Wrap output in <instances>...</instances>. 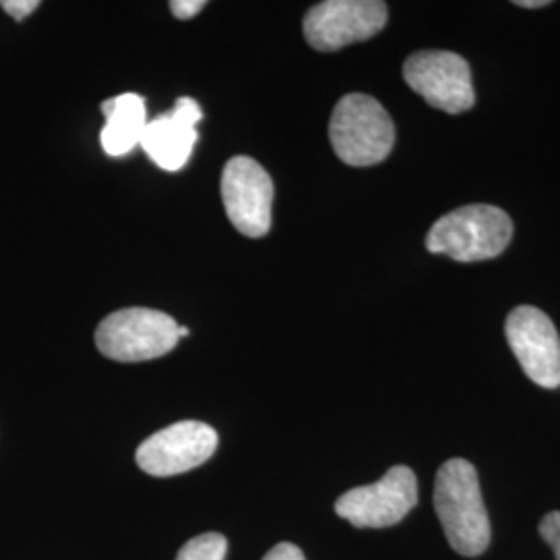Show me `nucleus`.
<instances>
[{"label": "nucleus", "instance_id": "obj_1", "mask_svg": "<svg viewBox=\"0 0 560 560\" xmlns=\"http://www.w3.org/2000/svg\"><path fill=\"white\" fill-rule=\"evenodd\" d=\"M434 509L453 550L480 557L490 546V520L481 499L476 467L465 459L446 460L434 481Z\"/></svg>", "mask_w": 560, "mask_h": 560}, {"label": "nucleus", "instance_id": "obj_2", "mask_svg": "<svg viewBox=\"0 0 560 560\" xmlns=\"http://www.w3.org/2000/svg\"><path fill=\"white\" fill-rule=\"evenodd\" d=\"M513 240L511 217L490 203H469L432 224L425 247L451 260L481 261L501 256Z\"/></svg>", "mask_w": 560, "mask_h": 560}, {"label": "nucleus", "instance_id": "obj_3", "mask_svg": "<svg viewBox=\"0 0 560 560\" xmlns=\"http://www.w3.org/2000/svg\"><path fill=\"white\" fill-rule=\"evenodd\" d=\"M330 143L349 166H372L395 145V122L381 102L365 94L342 96L330 117Z\"/></svg>", "mask_w": 560, "mask_h": 560}, {"label": "nucleus", "instance_id": "obj_4", "mask_svg": "<svg viewBox=\"0 0 560 560\" xmlns=\"http://www.w3.org/2000/svg\"><path fill=\"white\" fill-rule=\"evenodd\" d=\"M179 342V324L168 314L148 307H129L104 318L96 345L108 360L136 363L156 360Z\"/></svg>", "mask_w": 560, "mask_h": 560}, {"label": "nucleus", "instance_id": "obj_5", "mask_svg": "<svg viewBox=\"0 0 560 560\" xmlns=\"http://www.w3.org/2000/svg\"><path fill=\"white\" fill-rule=\"evenodd\" d=\"M407 85L432 108L460 115L476 102L469 62L448 50H420L402 65Z\"/></svg>", "mask_w": 560, "mask_h": 560}, {"label": "nucleus", "instance_id": "obj_6", "mask_svg": "<svg viewBox=\"0 0 560 560\" xmlns=\"http://www.w3.org/2000/svg\"><path fill=\"white\" fill-rule=\"evenodd\" d=\"M388 21L382 0H326L312 7L303 20V36L320 52H335L349 44L381 34Z\"/></svg>", "mask_w": 560, "mask_h": 560}, {"label": "nucleus", "instance_id": "obj_7", "mask_svg": "<svg viewBox=\"0 0 560 560\" xmlns=\"http://www.w3.org/2000/svg\"><path fill=\"white\" fill-rule=\"evenodd\" d=\"M416 504L418 478L409 467L397 465L390 467L381 481L345 492L335 504V511L360 529H382L400 523Z\"/></svg>", "mask_w": 560, "mask_h": 560}, {"label": "nucleus", "instance_id": "obj_8", "mask_svg": "<svg viewBox=\"0 0 560 560\" xmlns=\"http://www.w3.org/2000/svg\"><path fill=\"white\" fill-rule=\"evenodd\" d=\"M222 203L229 221L249 240L268 235L272 226L275 183L260 162L235 156L226 162L221 180Z\"/></svg>", "mask_w": 560, "mask_h": 560}, {"label": "nucleus", "instance_id": "obj_9", "mask_svg": "<svg viewBox=\"0 0 560 560\" xmlns=\"http://www.w3.org/2000/svg\"><path fill=\"white\" fill-rule=\"evenodd\" d=\"M219 434L201 421H177L141 442L136 460L141 471L168 478L191 471L217 453Z\"/></svg>", "mask_w": 560, "mask_h": 560}, {"label": "nucleus", "instance_id": "obj_10", "mask_svg": "<svg viewBox=\"0 0 560 560\" xmlns=\"http://www.w3.org/2000/svg\"><path fill=\"white\" fill-rule=\"evenodd\" d=\"M504 332L527 378L541 388L560 386V337L552 320L534 305L515 307Z\"/></svg>", "mask_w": 560, "mask_h": 560}, {"label": "nucleus", "instance_id": "obj_11", "mask_svg": "<svg viewBox=\"0 0 560 560\" xmlns=\"http://www.w3.org/2000/svg\"><path fill=\"white\" fill-rule=\"evenodd\" d=\"M201 120V108L194 98L183 96L173 110L164 113L154 120H148L140 145L150 156V161L162 171H180L196 148L198 131L196 125Z\"/></svg>", "mask_w": 560, "mask_h": 560}, {"label": "nucleus", "instance_id": "obj_12", "mask_svg": "<svg viewBox=\"0 0 560 560\" xmlns=\"http://www.w3.org/2000/svg\"><path fill=\"white\" fill-rule=\"evenodd\" d=\"M102 113L106 117L101 133L104 152L113 159L127 156L136 145H140L148 125L145 101L140 94L125 92L117 98L102 102Z\"/></svg>", "mask_w": 560, "mask_h": 560}, {"label": "nucleus", "instance_id": "obj_13", "mask_svg": "<svg viewBox=\"0 0 560 560\" xmlns=\"http://www.w3.org/2000/svg\"><path fill=\"white\" fill-rule=\"evenodd\" d=\"M226 548L229 544L221 534H201L185 541L175 560H224Z\"/></svg>", "mask_w": 560, "mask_h": 560}, {"label": "nucleus", "instance_id": "obj_14", "mask_svg": "<svg viewBox=\"0 0 560 560\" xmlns=\"http://www.w3.org/2000/svg\"><path fill=\"white\" fill-rule=\"evenodd\" d=\"M0 7H2L4 13L11 15L13 20L23 21L40 7V2H38V0H2Z\"/></svg>", "mask_w": 560, "mask_h": 560}, {"label": "nucleus", "instance_id": "obj_15", "mask_svg": "<svg viewBox=\"0 0 560 560\" xmlns=\"http://www.w3.org/2000/svg\"><path fill=\"white\" fill-rule=\"evenodd\" d=\"M206 7L203 0H173L171 2V11L177 20H191L200 13L201 9Z\"/></svg>", "mask_w": 560, "mask_h": 560}, {"label": "nucleus", "instance_id": "obj_16", "mask_svg": "<svg viewBox=\"0 0 560 560\" xmlns=\"http://www.w3.org/2000/svg\"><path fill=\"white\" fill-rule=\"evenodd\" d=\"M261 560H305L301 548L291 541H282L279 546H275L266 557Z\"/></svg>", "mask_w": 560, "mask_h": 560}, {"label": "nucleus", "instance_id": "obj_17", "mask_svg": "<svg viewBox=\"0 0 560 560\" xmlns=\"http://www.w3.org/2000/svg\"><path fill=\"white\" fill-rule=\"evenodd\" d=\"M560 534V511H550L544 520L540 521V536L544 541L555 540Z\"/></svg>", "mask_w": 560, "mask_h": 560}, {"label": "nucleus", "instance_id": "obj_18", "mask_svg": "<svg viewBox=\"0 0 560 560\" xmlns=\"http://www.w3.org/2000/svg\"><path fill=\"white\" fill-rule=\"evenodd\" d=\"M515 4L523 9H541V7H548L550 2L548 0H515Z\"/></svg>", "mask_w": 560, "mask_h": 560}, {"label": "nucleus", "instance_id": "obj_19", "mask_svg": "<svg viewBox=\"0 0 560 560\" xmlns=\"http://www.w3.org/2000/svg\"><path fill=\"white\" fill-rule=\"evenodd\" d=\"M548 546L555 550V557H557V560H560V534L555 538V540L548 541Z\"/></svg>", "mask_w": 560, "mask_h": 560}, {"label": "nucleus", "instance_id": "obj_20", "mask_svg": "<svg viewBox=\"0 0 560 560\" xmlns=\"http://www.w3.org/2000/svg\"><path fill=\"white\" fill-rule=\"evenodd\" d=\"M189 335V328H185V326H179V339L180 337H187Z\"/></svg>", "mask_w": 560, "mask_h": 560}]
</instances>
